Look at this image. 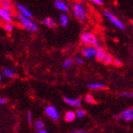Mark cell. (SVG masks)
Wrapping results in <instances>:
<instances>
[{"mask_svg": "<svg viewBox=\"0 0 133 133\" xmlns=\"http://www.w3.org/2000/svg\"><path fill=\"white\" fill-rule=\"evenodd\" d=\"M16 18L19 21L20 24L22 25L23 28L27 30L28 31H30V32H35V31H38V25L35 22H33L31 18L24 16V15L20 14H17Z\"/></svg>", "mask_w": 133, "mask_h": 133, "instance_id": "1", "label": "cell"}, {"mask_svg": "<svg viewBox=\"0 0 133 133\" xmlns=\"http://www.w3.org/2000/svg\"><path fill=\"white\" fill-rule=\"evenodd\" d=\"M80 39L86 46H93L95 48L100 47L99 39L97 38V36L95 35L94 33L85 31L80 35Z\"/></svg>", "mask_w": 133, "mask_h": 133, "instance_id": "2", "label": "cell"}, {"mask_svg": "<svg viewBox=\"0 0 133 133\" xmlns=\"http://www.w3.org/2000/svg\"><path fill=\"white\" fill-rule=\"evenodd\" d=\"M72 12L74 14V16L76 17V19H78L81 22L86 21L88 18V14H87L86 8L84 7L80 3H75L73 7H72Z\"/></svg>", "mask_w": 133, "mask_h": 133, "instance_id": "3", "label": "cell"}, {"mask_svg": "<svg viewBox=\"0 0 133 133\" xmlns=\"http://www.w3.org/2000/svg\"><path fill=\"white\" fill-rule=\"evenodd\" d=\"M103 14H104L116 28H118L119 30H121V31H125V26L124 25V23H123L118 17H116V15H114L113 14H111L110 11H108V10H104V11H103Z\"/></svg>", "mask_w": 133, "mask_h": 133, "instance_id": "4", "label": "cell"}, {"mask_svg": "<svg viewBox=\"0 0 133 133\" xmlns=\"http://www.w3.org/2000/svg\"><path fill=\"white\" fill-rule=\"evenodd\" d=\"M0 18L2 21L7 23L14 22V15H12V11L11 10H6L0 7Z\"/></svg>", "mask_w": 133, "mask_h": 133, "instance_id": "5", "label": "cell"}, {"mask_svg": "<svg viewBox=\"0 0 133 133\" xmlns=\"http://www.w3.org/2000/svg\"><path fill=\"white\" fill-rule=\"evenodd\" d=\"M15 8H16V10L18 11V12H19L20 14H22V15H24V16H26V17H29V18H31V17H32V12H31L26 6L22 5V4H20V3H16V4H15Z\"/></svg>", "mask_w": 133, "mask_h": 133, "instance_id": "6", "label": "cell"}, {"mask_svg": "<svg viewBox=\"0 0 133 133\" xmlns=\"http://www.w3.org/2000/svg\"><path fill=\"white\" fill-rule=\"evenodd\" d=\"M45 112H46V114H47L48 116L53 120H58L59 117H60L58 110H57L54 107H52V105H49V107H47L46 109H45Z\"/></svg>", "mask_w": 133, "mask_h": 133, "instance_id": "7", "label": "cell"}, {"mask_svg": "<svg viewBox=\"0 0 133 133\" xmlns=\"http://www.w3.org/2000/svg\"><path fill=\"white\" fill-rule=\"evenodd\" d=\"M95 52H96V48L93 46H86L82 50V53L86 58H91L94 57Z\"/></svg>", "mask_w": 133, "mask_h": 133, "instance_id": "8", "label": "cell"}, {"mask_svg": "<svg viewBox=\"0 0 133 133\" xmlns=\"http://www.w3.org/2000/svg\"><path fill=\"white\" fill-rule=\"evenodd\" d=\"M53 5H54V7H55L57 10L61 11L62 12H68V11H69L68 4H66L65 1H63V0H54Z\"/></svg>", "mask_w": 133, "mask_h": 133, "instance_id": "9", "label": "cell"}, {"mask_svg": "<svg viewBox=\"0 0 133 133\" xmlns=\"http://www.w3.org/2000/svg\"><path fill=\"white\" fill-rule=\"evenodd\" d=\"M119 118L125 120L127 122H129V121H132L133 119V110L132 108H128V109H125L123 112H121V114L119 115Z\"/></svg>", "mask_w": 133, "mask_h": 133, "instance_id": "10", "label": "cell"}, {"mask_svg": "<svg viewBox=\"0 0 133 133\" xmlns=\"http://www.w3.org/2000/svg\"><path fill=\"white\" fill-rule=\"evenodd\" d=\"M107 55V51L104 48H102L101 46L98 48H96V52H95V58L97 59L98 61H103V59L105 58Z\"/></svg>", "mask_w": 133, "mask_h": 133, "instance_id": "11", "label": "cell"}, {"mask_svg": "<svg viewBox=\"0 0 133 133\" xmlns=\"http://www.w3.org/2000/svg\"><path fill=\"white\" fill-rule=\"evenodd\" d=\"M65 103H66L68 105H72V107H75V108H79L81 105V99L80 98H75V99H70L69 97H65L64 98Z\"/></svg>", "mask_w": 133, "mask_h": 133, "instance_id": "12", "label": "cell"}, {"mask_svg": "<svg viewBox=\"0 0 133 133\" xmlns=\"http://www.w3.org/2000/svg\"><path fill=\"white\" fill-rule=\"evenodd\" d=\"M42 24L48 27V28H55L57 26L55 20L51 17H45L44 19H42Z\"/></svg>", "mask_w": 133, "mask_h": 133, "instance_id": "13", "label": "cell"}, {"mask_svg": "<svg viewBox=\"0 0 133 133\" xmlns=\"http://www.w3.org/2000/svg\"><path fill=\"white\" fill-rule=\"evenodd\" d=\"M59 22H60V25L63 26V27H66L69 25V17L68 14H66V12H62L59 16Z\"/></svg>", "mask_w": 133, "mask_h": 133, "instance_id": "14", "label": "cell"}, {"mask_svg": "<svg viewBox=\"0 0 133 133\" xmlns=\"http://www.w3.org/2000/svg\"><path fill=\"white\" fill-rule=\"evenodd\" d=\"M0 7L3 9H6V10L12 11L14 5H12V2L11 0H0Z\"/></svg>", "mask_w": 133, "mask_h": 133, "instance_id": "15", "label": "cell"}, {"mask_svg": "<svg viewBox=\"0 0 133 133\" xmlns=\"http://www.w3.org/2000/svg\"><path fill=\"white\" fill-rule=\"evenodd\" d=\"M3 74L7 76L8 78H14L15 77V73L14 72V70L9 68H4L3 69Z\"/></svg>", "mask_w": 133, "mask_h": 133, "instance_id": "16", "label": "cell"}, {"mask_svg": "<svg viewBox=\"0 0 133 133\" xmlns=\"http://www.w3.org/2000/svg\"><path fill=\"white\" fill-rule=\"evenodd\" d=\"M75 117H76V115H75L73 111H68L66 115H65V120L66 122H72L75 119Z\"/></svg>", "mask_w": 133, "mask_h": 133, "instance_id": "17", "label": "cell"}, {"mask_svg": "<svg viewBox=\"0 0 133 133\" xmlns=\"http://www.w3.org/2000/svg\"><path fill=\"white\" fill-rule=\"evenodd\" d=\"M89 88L92 89H105V86L102 83H91V84H89Z\"/></svg>", "mask_w": 133, "mask_h": 133, "instance_id": "18", "label": "cell"}, {"mask_svg": "<svg viewBox=\"0 0 133 133\" xmlns=\"http://www.w3.org/2000/svg\"><path fill=\"white\" fill-rule=\"evenodd\" d=\"M2 27H3V29H4V31H7V32H9V33L14 31V25H12V23L5 22L4 24H2Z\"/></svg>", "mask_w": 133, "mask_h": 133, "instance_id": "19", "label": "cell"}, {"mask_svg": "<svg viewBox=\"0 0 133 133\" xmlns=\"http://www.w3.org/2000/svg\"><path fill=\"white\" fill-rule=\"evenodd\" d=\"M112 61H113V57L111 54H108L107 53V55L104 59H103V62H104V64L105 65H109V64H112Z\"/></svg>", "mask_w": 133, "mask_h": 133, "instance_id": "20", "label": "cell"}, {"mask_svg": "<svg viewBox=\"0 0 133 133\" xmlns=\"http://www.w3.org/2000/svg\"><path fill=\"white\" fill-rule=\"evenodd\" d=\"M34 127H35L36 129H42V128L45 127V124L43 121H36L35 124H34Z\"/></svg>", "mask_w": 133, "mask_h": 133, "instance_id": "21", "label": "cell"}, {"mask_svg": "<svg viewBox=\"0 0 133 133\" xmlns=\"http://www.w3.org/2000/svg\"><path fill=\"white\" fill-rule=\"evenodd\" d=\"M72 63H73V61H72L71 59H66L65 62L63 63V66H64L65 69H69V68L71 66Z\"/></svg>", "mask_w": 133, "mask_h": 133, "instance_id": "22", "label": "cell"}, {"mask_svg": "<svg viewBox=\"0 0 133 133\" xmlns=\"http://www.w3.org/2000/svg\"><path fill=\"white\" fill-rule=\"evenodd\" d=\"M75 115H76L78 118H83V117L86 115V111L83 110V109H78V110L76 111Z\"/></svg>", "mask_w": 133, "mask_h": 133, "instance_id": "23", "label": "cell"}, {"mask_svg": "<svg viewBox=\"0 0 133 133\" xmlns=\"http://www.w3.org/2000/svg\"><path fill=\"white\" fill-rule=\"evenodd\" d=\"M86 102L87 103H89V104H95V100L93 99V97H92L91 95H89V94H88L86 96Z\"/></svg>", "mask_w": 133, "mask_h": 133, "instance_id": "24", "label": "cell"}, {"mask_svg": "<svg viewBox=\"0 0 133 133\" xmlns=\"http://www.w3.org/2000/svg\"><path fill=\"white\" fill-rule=\"evenodd\" d=\"M112 64H113L115 66H123V62L121 61V60H119V59H113Z\"/></svg>", "mask_w": 133, "mask_h": 133, "instance_id": "25", "label": "cell"}, {"mask_svg": "<svg viewBox=\"0 0 133 133\" xmlns=\"http://www.w3.org/2000/svg\"><path fill=\"white\" fill-rule=\"evenodd\" d=\"M132 93L130 92H123V93H120V96H122V97H128V98H131L132 97Z\"/></svg>", "mask_w": 133, "mask_h": 133, "instance_id": "26", "label": "cell"}, {"mask_svg": "<svg viewBox=\"0 0 133 133\" xmlns=\"http://www.w3.org/2000/svg\"><path fill=\"white\" fill-rule=\"evenodd\" d=\"M74 61L76 64L78 65H83L84 64V59L81 58V57H76V58L74 59Z\"/></svg>", "mask_w": 133, "mask_h": 133, "instance_id": "27", "label": "cell"}, {"mask_svg": "<svg viewBox=\"0 0 133 133\" xmlns=\"http://www.w3.org/2000/svg\"><path fill=\"white\" fill-rule=\"evenodd\" d=\"M91 2H93L94 4H96V5H103V0H90Z\"/></svg>", "mask_w": 133, "mask_h": 133, "instance_id": "28", "label": "cell"}, {"mask_svg": "<svg viewBox=\"0 0 133 133\" xmlns=\"http://www.w3.org/2000/svg\"><path fill=\"white\" fill-rule=\"evenodd\" d=\"M31 120H32V115H31V111H29V112H28V121H29V123H31Z\"/></svg>", "mask_w": 133, "mask_h": 133, "instance_id": "29", "label": "cell"}, {"mask_svg": "<svg viewBox=\"0 0 133 133\" xmlns=\"http://www.w3.org/2000/svg\"><path fill=\"white\" fill-rule=\"evenodd\" d=\"M7 102H8V100H7V99H5V98H2V97H0V105L6 104Z\"/></svg>", "mask_w": 133, "mask_h": 133, "instance_id": "30", "label": "cell"}, {"mask_svg": "<svg viewBox=\"0 0 133 133\" xmlns=\"http://www.w3.org/2000/svg\"><path fill=\"white\" fill-rule=\"evenodd\" d=\"M38 133H48V132L46 130H44L43 128H42V129H39V132Z\"/></svg>", "mask_w": 133, "mask_h": 133, "instance_id": "31", "label": "cell"}, {"mask_svg": "<svg viewBox=\"0 0 133 133\" xmlns=\"http://www.w3.org/2000/svg\"><path fill=\"white\" fill-rule=\"evenodd\" d=\"M71 133H87L85 131H72Z\"/></svg>", "mask_w": 133, "mask_h": 133, "instance_id": "32", "label": "cell"}, {"mask_svg": "<svg viewBox=\"0 0 133 133\" xmlns=\"http://www.w3.org/2000/svg\"><path fill=\"white\" fill-rule=\"evenodd\" d=\"M0 82H1V74H0Z\"/></svg>", "mask_w": 133, "mask_h": 133, "instance_id": "33", "label": "cell"}, {"mask_svg": "<svg viewBox=\"0 0 133 133\" xmlns=\"http://www.w3.org/2000/svg\"><path fill=\"white\" fill-rule=\"evenodd\" d=\"M0 23H1V18H0Z\"/></svg>", "mask_w": 133, "mask_h": 133, "instance_id": "34", "label": "cell"}, {"mask_svg": "<svg viewBox=\"0 0 133 133\" xmlns=\"http://www.w3.org/2000/svg\"><path fill=\"white\" fill-rule=\"evenodd\" d=\"M69 1H70V0H69Z\"/></svg>", "mask_w": 133, "mask_h": 133, "instance_id": "35", "label": "cell"}]
</instances>
